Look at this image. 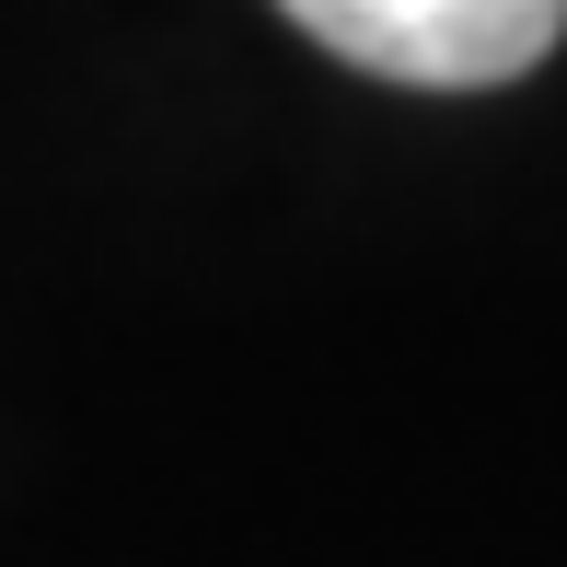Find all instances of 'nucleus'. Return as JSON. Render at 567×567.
Here are the masks:
<instances>
[{"mask_svg":"<svg viewBox=\"0 0 567 567\" xmlns=\"http://www.w3.org/2000/svg\"><path fill=\"white\" fill-rule=\"evenodd\" d=\"M313 47H337L348 70L417 93H486L522 82L533 59L567 35V0H278Z\"/></svg>","mask_w":567,"mask_h":567,"instance_id":"1","label":"nucleus"}]
</instances>
